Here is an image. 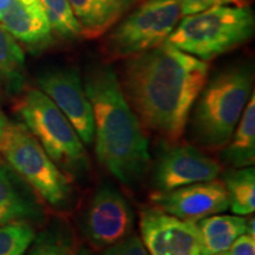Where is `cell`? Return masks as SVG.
I'll return each mask as SVG.
<instances>
[{"mask_svg": "<svg viewBox=\"0 0 255 255\" xmlns=\"http://www.w3.org/2000/svg\"><path fill=\"white\" fill-rule=\"evenodd\" d=\"M209 76V64L164 43L124 59L120 84L143 128L177 143Z\"/></svg>", "mask_w": 255, "mask_h": 255, "instance_id": "obj_1", "label": "cell"}, {"mask_svg": "<svg viewBox=\"0 0 255 255\" xmlns=\"http://www.w3.org/2000/svg\"><path fill=\"white\" fill-rule=\"evenodd\" d=\"M83 85L94 111L98 163L124 186H137L150 170L151 156L145 131L128 103L119 76L109 64H92Z\"/></svg>", "mask_w": 255, "mask_h": 255, "instance_id": "obj_2", "label": "cell"}, {"mask_svg": "<svg viewBox=\"0 0 255 255\" xmlns=\"http://www.w3.org/2000/svg\"><path fill=\"white\" fill-rule=\"evenodd\" d=\"M252 84L253 72L246 64L231 65L207 79L188 120L196 144L212 151L227 144L250 101Z\"/></svg>", "mask_w": 255, "mask_h": 255, "instance_id": "obj_3", "label": "cell"}, {"mask_svg": "<svg viewBox=\"0 0 255 255\" xmlns=\"http://www.w3.org/2000/svg\"><path fill=\"white\" fill-rule=\"evenodd\" d=\"M254 27V12L248 6H215L182 17L165 43L209 62L247 43Z\"/></svg>", "mask_w": 255, "mask_h": 255, "instance_id": "obj_4", "label": "cell"}, {"mask_svg": "<svg viewBox=\"0 0 255 255\" xmlns=\"http://www.w3.org/2000/svg\"><path fill=\"white\" fill-rule=\"evenodd\" d=\"M9 167L41 197L58 210H70L76 191L71 178L46 154L25 124L11 123L1 149Z\"/></svg>", "mask_w": 255, "mask_h": 255, "instance_id": "obj_5", "label": "cell"}, {"mask_svg": "<svg viewBox=\"0 0 255 255\" xmlns=\"http://www.w3.org/2000/svg\"><path fill=\"white\" fill-rule=\"evenodd\" d=\"M25 127L64 173L82 176L89 171L84 143L69 120L40 89H28L18 104Z\"/></svg>", "mask_w": 255, "mask_h": 255, "instance_id": "obj_6", "label": "cell"}, {"mask_svg": "<svg viewBox=\"0 0 255 255\" xmlns=\"http://www.w3.org/2000/svg\"><path fill=\"white\" fill-rule=\"evenodd\" d=\"M176 0H144L107 32L103 52L109 60L127 59L165 43L182 19Z\"/></svg>", "mask_w": 255, "mask_h": 255, "instance_id": "obj_7", "label": "cell"}, {"mask_svg": "<svg viewBox=\"0 0 255 255\" xmlns=\"http://www.w3.org/2000/svg\"><path fill=\"white\" fill-rule=\"evenodd\" d=\"M135 214L116 187H98L82 216V231L95 248H107L132 233Z\"/></svg>", "mask_w": 255, "mask_h": 255, "instance_id": "obj_8", "label": "cell"}, {"mask_svg": "<svg viewBox=\"0 0 255 255\" xmlns=\"http://www.w3.org/2000/svg\"><path fill=\"white\" fill-rule=\"evenodd\" d=\"M151 184L155 191H168L197 182L215 180L221 174L216 159L196 146L165 144L151 163Z\"/></svg>", "mask_w": 255, "mask_h": 255, "instance_id": "obj_9", "label": "cell"}, {"mask_svg": "<svg viewBox=\"0 0 255 255\" xmlns=\"http://www.w3.org/2000/svg\"><path fill=\"white\" fill-rule=\"evenodd\" d=\"M37 82L72 124L84 145H91L95 141L94 111L78 70L72 66L45 70Z\"/></svg>", "mask_w": 255, "mask_h": 255, "instance_id": "obj_10", "label": "cell"}, {"mask_svg": "<svg viewBox=\"0 0 255 255\" xmlns=\"http://www.w3.org/2000/svg\"><path fill=\"white\" fill-rule=\"evenodd\" d=\"M139 231L149 255H202L196 222L177 219L154 207L142 209Z\"/></svg>", "mask_w": 255, "mask_h": 255, "instance_id": "obj_11", "label": "cell"}, {"mask_svg": "<svg viewBox=\"0 0 255 255\" xmlns=\"http://www.w3.org/2000/svg\"><path fill=\"white\" fill-rule=\"evenodd\" d=\"M155 208L184 221L197 222L229 208V197L221 180L197 182L168 191H154Z\"/></svg>", "mask_w": 255, "mask_h": 255, "instance_id": "obj_12", "label": "cell"}, {"mask_svg": "<svg viewBox=\"0 0 255 255\" xmlns=\"http://www.w3.org/2000/svg\"><path fill=\"white\" fill-rule=\"evenodd\" d=\"M0 24L15 40L33 50L45 49L53 41L40 0H13L0 14Z\"/></svg>", "mask_w": 255, "mask_h": 255, "instance_id": "obj_13", "label": "cell"}, {"mask_svg": "<svg viewBox=\"0 0 255 255\" xmlns=\"http://www.w3.org/2000/svg\"><path fill=\"white\" fill-rule=\"evenodd\" d=\"M41 218L43 210L30 186L9 165L0 164V226Z\"/></svg>", "mask_w": 255, "mask_h": 255, "instance_id": "obj_14", "label": "cell"}, {"mask_svg": "<svg viewBox=\"0 0 255 255\" xmlns=\"http://www.w3.org/2000/svg\"><path fill=\"white\" fill-rule=\"evenodd\" d=\"M82 27L83 38L95 39L107 33L137 0H68Z\"/></svg>", "mask_w": 255, "mask_h": 255, "instance_id": "obj_15", "label": "cell"}, {"mask_svg": "<svg viewBox=\"0 0 255 255\" xmlns=\"http://www.w3.org/2000/svg\"><path fill=\"white\" fill-rule=\"evenodd\" d=\"M247 219L241 215H210L196 222L201 238V253L212 255L226 252L246 232Z\"/></svg>", "mask_w": 255, "mask_h": 255, "instance_id": "obj_16", "label": "cell"}, {"mask_svg": "<svg viewBox=\"0 0 255 255\" xmlns=\"http://www.w3.org/2000/svg\"><path fill=\"white\" fill-rule=\"evenodd\" d=\"M223 163L232 168L254 165L255 162V97L245 108L240 121L227 144L221 149Z\"/></svg>", "mask_w": 255, "mask_h": 255, "instance_id": "obj_17", "label": "cell"}, {"mask_svg": "<svg viewBox=\"0 0 255 255\" xmlns=\"http://www.w3.org/2000/svg\"><path fill=\"white\" fill-rule=\"evenodd\" d=\"M229 197V208L235 215H251L255 210V169L254 165L232 168L222 175Z\"/></svg>", "mask_w": 255, "mask_h": 255, "instance_id": "obj_18", "label": "cell"}, {"mask_svg": "<svg viewBox=\"0 0 255 255\" xmlns=\"http://www.w3.org/2000/svg\"><path fill=\"white\" fill-rule=\"evenodd\" d=\"M28 255H79L81 245L72 228L58 220L49 228L36 235Z\"/></svg>", "mask_w": 255, "mask_h": 255, "instance_id": "obj_19", "label": "cell"}, {"mask_svg": "<svg viewBox=\"0 0 255 255\" xmlns=\"http://www.w3.org/2000/svg\"><path fill=\"white\" fill-rule=\"evenodd\" d=\"M25 56L18 41L0 24V82L11 92L24 84Z\"/></svg>", "mask_w": 255, "mask_h": 255, "instance_id": "obj_20", "label": "cell"}, {"mask_svg": "<svg viewBox=\"0 0 255 255\" xmlns=\"http://www.w3.org/2000/svg\"><path fill=\"white\" fill-rule=\"evenodd\" d=\"M40 2L53 34L69 41L83 38L82 27L68 0H40Z\"/></svg>", "mask_w": 255, "mask_h": 255, "instance_id": "obj_21", "label": "cell"}, {"mask_svg": "<svg viewBox=\"0 0 255 255\" xmlns=\"http://www.w3.org/2000/svg\"><path fill=\"white\" fill-rule=\"evenodd\" d=\"M36 238L30 222L0 226V255H25Z\"/></svg>", "mask_w": 255, "mask_h": 255, "instance_id": "obj_22", "label": "cell"}, {"mask_svg": "<svg viewBox=\"0 0 255 255\" xmlns=\"http://www.w3.org/2000/svg\"><path fill=\"white\" fill-rule=\"evenodd\" d=\"M103 255H149L142 239L136 234H130L123 240L107 247Z\"/></svg>", "mask_w": 255, "mask_h": 255, "instance_id": "obj_23", "label": "cell"}, {"mask_svg": "<svg viewBox=\"0 0 255 255\" xmlns=\"http://www.w3.org/2000/svg\"><path fill=\"white\" fill-rule=\"evenodd\" d=\"M180 5L181 12L183 17L189 14L197 13V12L206 11V9L215 7L221 5H234L244 6V0H176Z\"/></svg>", "mask_w": 255, "mask_h": 255, "instance_id": "obj_24", "label": "cell"}, {"mask_svg": "<svg viewBox=\"0 0 255 255\" xmlns=\"http://www.w3.org/2000/svg\"><path fill=\"white\" fill-rule=\"evenodd\" d=\"M231 255H255V240L253 237L245 233L232 244Z\"/></svg>", "mask_w": 255, "mask_h": 255, "instance_id": "obj_25", "label": "cell"}, {"mask_svg": "<svg viewBox=\"0 0 255 255\" xmlns=\"http://www.w3.org/2000/svg\"><path fill=\"white\" fill-rule=\"evenodd\" d=\"M8 126H9V121L7 120V117L2 114V111L0 110V149H1L2 141H4L6 130H7Z\"/></svg>", "mask_w": 255, "mask_h": 255, "instance_id": "obj_26", "label": "cell"}, {"mask_svg": "<svg viewBox=\"0 0 255 255\" xmlns=\"http://www.w3.org/2000/svg\"><path fill=\"white\" fill-rule=\"evenodd\" d=\"M246 234L251 235V237H255V219L251 218L247 219L246 221Z\"/></svg>", "mask_w": 255, "mask_h": 255, "instance_id": "obj_27", "label": "cell"}, {"mask_svg": "<svg viewBox=\"0 0 255 255\" xmlns=\"http://www.w3.org/2000/svg\"><path fill=\"white\" fill-rule=\"evenodd\" d=\"M12 1H13V0H0V14L11 5Z\"/></svg>", "mask_w": 255, "mask_h": 255, "instance_id": "obj_28", "label": "cell"}, {"mask_svg": "<svg viewBox=\"0 0 255 255\" xmlns=\"http://www.w3.org/2000/svg\"><path fill=\"white\" fill-rule=\"evenodd\" d=\"M212 255H231V254H229L228 251H226V252H220V253H215V254H212Z\"/></svg>", "mask_w": 255, "mask_h": 255, "instance_id": "obj_29", "label": "cell"}, {"mask_svg": "<svg viewBox=\"0 0 255 255\" xmlns=\"http://www.w3.org/2000/svg\"><path fill=\"white\" fill-rule=\"evenodd\" d=\"M0 163H1V162H0Z\"/></svg>", "mask_w": 255, "mask_h": 255, "instance_id": "obj_30", "label": "cell"}]
</instances>
